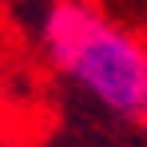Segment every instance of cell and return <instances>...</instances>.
<instances>
[{"label": "cell", "instance_id": "cell-1", "mask_svg": "<svg viewBox=\"0 0 147 147\" xmlns=\"http://www.w3.org/2000/svg\"><path fill=\"white\" fill-rule=\"evenodd\" d=\"M44 48L60 72L123 119H147V48L80 0L44 12Z\"/></svg>", "mask_w": 147, "mask_h": 147}]
</instances>
